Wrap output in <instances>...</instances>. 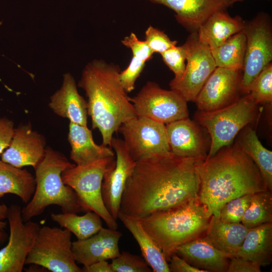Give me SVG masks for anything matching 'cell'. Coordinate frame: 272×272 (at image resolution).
Wrapping results in <instances>:
<instances>
[{
    "mask_svg": "<svg viewBox=\"0 0 272 272\" xmlns=\"http://www.w3.org/2000/svg\"><path fill=\"white\" fill-rule=\"evenodd\" d=\"M204 160L156 155L136 162L119 211L139 219L199 197V166Z\"/></svg>",
    "mask_w": 272,
    "mask_h": 272,
    "instance_id": "6da1fadb",
    "label": "cell"
},
{
    "mask_svg": "<svg viewBox=\"0 0 272 272\" xmlns=\"http://www.w3.org/2000/svg\"><path fill=\"white\" fill-rule=\"evenodd\" d=\"M198 170L199 199L209 218L219 217L220 209L232 199L267 190L257 167L236 143L202 161Z\"/></svg>",
    "mask_w": 272,
    "mask_h": 272,
    "instance_id": "7a4b0ae2",
    "label": "cell"
},
{
    "mask_svg": "<svg viewBox=\"0 0 272 272\" xmlns=\"http://www.w3.org/2000/svg\"><path fill=\"white\" fill-rule=\"evenodd\" d=\"M119 66L95 59L84 68L78 86L87 97L88 114L93 129H98L102 144L111 146L114 132L125 121L137 116L119 79Z\"/></svg>",
    "mask_w": 272,
    "mask_h": 272,
    "instance_id": "3957f363",
    "label": "cell"
},
{
    "mask_svg": "<svg viewBox=\"0 0 272 272\" xmlns=\"http://www.w3.org/2000/svg\"><path fill=\"white\" fill-rule=\"evenodd\" d=\"M210 218L198 197L139 220L168 262L178 247L205 235Z\"/></svg>",
    "mask_w": 272,
    "mask_h": 272,
    "instance_id": "277c9868",
    "label": "cell"
},
{
    "mask_svg": "<svg viewBox=\"0 0 272 272\" xmlns=\"http://www.w3.org/2000/svg\"><path fill=\"white\" fill-rule=\"evenodd\" d=\"M75 165L61 153L46 148L44 157L35 168V192L21 210L24 222L41 215L51 205L60 207L63 213L84 212L76 192L64 183L61 178L62 173Z\"/></svg>",
    "mask_w": 272,
    "mask_h": 272,
    "instance_id": "5b68a950",
    "label": "cell"
},
{
    "mask_svg": "<svg viewBox=\"0 0 272 272\" xmlns=\"http://www.w3.org/2000/svg\"><path fill=\"white\" fill-rule=\"evenodd\" d=\"M257 105L248 93L224 108L210 112L198 110L196 112V120L207 128L211 137L210 150L206 159L232 144L238 132L253 120Z\"/></svg>",
    "mask_w": 272,
    "mask_h": 272,
    "instance_id": "8992f818",
    "label": "cell"
},
{
    "mask_svg": "<svg viewBox=\"0 0 272 272\" xmlns=\"http://www.w3.org/2000/svg\"><path fill=\"white\" fill-rule=\"evenodd\" d=\"M114 157L99 159L81 165H75L61 174L64 183L76 192L84 212L93 211L104 220L108 227L117 230L118 224L107 210L102 196L104 175Z\"/></svg>",
    "mask_w": 272,
    "mask_h": 272,
    "instance_id": "52a82bcc",
    "label": "cell"
},
{
    "mask_svg": "<svg viewBox=\"0 0 272 272\" xmlns=\"http://www.w3.org/2000/svg\"><path fill=\"white\" fill-rule=\"evenodd\" d=\"M72 233L61 227H40L25 264L39 265L52 272H81L72 250Z\"/></svg>",
    "mask_w": 272,
    "mask_h": 272,
    "instance_id": "ba28073f",
    "label": "cell"
},
{
    "mask_svg": "<svg viewBox=\"0 0 272 272\" xmlns=\"http://www.w3.org/2000/svg\"><path fill=\"white\" fill-rule=\"evenodd\" d=\"M243 31L246 41L240 91L247 94L252 82L272 60L270 18L266 14H259L245 22Z\"/></svg>",
    "mask_w": 272,
    "mask_h": 272,
    "instance_id": "9c48e42d",
    "label": "cell"
},
{
    "mask_svg": "<svg viewBox=\"0 0 272 272\" xmlns=\"http://www.w3.org/2000/svg\"><path fill=\"white\" fill-rule=\"evenodd\" d=\"M183 45L186 53L185 70L180 79L170 81L169 86L186 102H195L217 66L210 48L199 41L196 32H191Z\"/></svg>",
    "mask_w": 272,
    "mask_h": 272,
    "instance_id": "30bf717a",
    "label": "cell"
},
{
    "mask_svg": "<svg viewBox=\"0 0 272 272\" xmlns=\"http://www.w3.org/2000/svg\"><path fill=\"white\" fill-rule=\"evenodd\" d=\"M133 161L156 155H168L171 152L165 124L150 118L136 116L120 126L118 131Z\"/></svg>",
    "mask_w": 272,
    "mask_h": 272,
    "instance_id": "8fae6325",
    "label": "cell"
},
{
    "mask_svg": "<svg viewBox=\"0 0 272 272\" xmlns=\"http://www.w3.org/2000/svg\"><path fill=\"white\" fill-rule=\"evenodd\" d=\"M130 101L138 116L164 124L188 118L187 102L174 91L163 89L154 82H148Z\"/></svg>",
    "mask_w": 272,
    "mask_h": 272,
    "instance_id": "7c38bea8",
    "label": "cell"
},
{
    "mask_svg": "<svg viewBox=\"0 0 272 272\" xmlns=\"http://www.w3.org/2000/svg\"><path fill=\"white\" fill-rule=\"evenodd\" d=\"M19 206L8 209L7 219L10 235L8 244L0 249V272H21L34 245L39 224L31 220L24 222Z\"/></svg>",
    "mask_w": 272,
    "mask_h": 272,
    "instance_id": "4fadbf2b",
    "label": "cell"
},
{
    "mask_svg": "<svg viewBox=\"0 0 272 272\" xmlns=\"http://www.w3.org/2000/svg\"><path fill=\"white\" fill-rule=\"evenodd\" d=\"M110 147L115 152L116 160L104 175L101 191L107 210L113 218L117 220L125 185L136 162L130 157L123 140L113 137Z\"/></svg>",
    "mask_w": 272,
    "mask_h": 272,
    "instance_id": "5bb4252c",
    "label": "cell"
},
{
    "mask_svg": "<svg viewBox=\"0 0 272 272\" xmlns=\"http://www.w3.org/2000/svg\"><path fill=\"white\" fill-rule=\"evenodd\" d=\"M242 71L216 67L195 101L198 110L212 111L237 100L240 91Z\"/></svg>",
    "mask_w": 272,
    "mask_h": 272,
    "instance_id": "9a60e30c",
    "label": "cell"
},
{
    "mask_svg": "<svg viewBox=\"0 0 272 272\" xmlns=\"http://www.w3.org/2000/svg\"><path fill=\"white\" fill-rule=\"evenodd\" d=\"M45 139L33 130L30 124L20 125L15 128L9 146L2 154V160L19 168L32 166L34 169L44 157Z\"/></svg>",
    "mask_w": 272,
    "mask_h": 272,
    "instance_id": "2e32d148",
    "label": "cell"
},
{
    "mask_svg": "<svg viewBox=\"0 0 272 272\" xmlns=\"http://www.w3.org/2000/svg\"><path fill=\"white\" fill-rule=\"evenodd\" d=\"M167 141L174 156L205 160L207 145L197 124L189 118L165 125Z\"/></svg>",
    "mask_w": 272,
    "mask_h": 272,
    "instance_id": "e0dca14e",
    "label": "cell"
},
{
    "mask_svg": "<svg viewBox=\"0 0 272 272\" xmlns=\"http://www.w3.org/2000/svg\"><path fill=\"white\" fill-rule=\"evenodd\" d=\"M122 235L116 230L102 227L87 239L73 242L72 250L76 262L86 266L117 257L120 253L118 243Z\"/></svg>",
    "mask_w": 272,
    "mask_h": 272,
    "instance_id": "ac0fdd59",
    "label": "cell"
},
{
    "mask_svg": "<svg viewBox=\"0 0 272 272\" xmlns=\"http://www.w3.org/2000/svg\"><path fill=\"white\" fill-rule=\"evenodd\" d=\"M164 5L175 12L177 21L191 32L212 14L226 9L233 4L230 0H147Z\"/></svg>",
    "mask_w": 272,
    "mask_h": 272,
    "instance_id": "d6986e66",
    "label": "cell"
},
{
    "mask_svg": "<svg viewBox=\"0 0 272 272\" xmlns=\"http://www.w3.org/2000/svg\"><path fill=\"white\" fill-rule=\"evenodd\" d=\"M49 108L57 115L67 118L71 122L87 126V103L79 94L73 76H63L62 85L50 98Z\"/></svg>",
    "mask_w": 272,
    "mask_h": 272,
    "instance_id": "ffe728a7",
    "label": "cell"
},
{
    "mask_svg": "<svg viewBox=\"0 0 272 272\" xmlns=\"http://www.w3.org/2000/svg\"><path fill=\"white\" fill-rule=\"evenodd\" d=\"M175 253L191 265L207 272H227L229 256L203 236L178 247Z\"/></svg>",
    "mask_w": 272,
    "mask_h": 272,
    "instance_id": "44dd1931",
    "label": "cell"
},
{
    "mask_svg": "<svg viewBox=\"0 0 272 272\" xmlns=\"http://www.w3.org/2000/svg\"><path fill=\"white\" fill-rule=\"evenodd\" d=\"M67 140L71 146L70 159L76 165L86 164L95 161L114 157L110 147L96 144L88 126L70 122Z\"/></svg>",
    "mask_w": 272,
    "mask_h": 272,
    "instance_id": "7402d4cb",
    "label": "cell"
},
{
    "mask_svg": "<svg viewBox=\"0 0 272 272\" xmlns=\"http://www.w3.org/2000/svg\"><path fill=\"white\" fill-rule=\"evenodd\" d=\"M245 24V22L240 16L232 17L226 10H221L210 16L196 32L199 41L211 49L243 30Z\"/></svg>",
    "mask_w": 272,
    "mask_h": 272,
    "instance_id": "603a6c76",
    "label": "cell"
},
{
    "mask_svg": "<svg viewBox=\"0 0 272 272\" xmlns=\"http://www.w3.org/2000/svg\"><path fill=\"white\" fill-rule=\"evenodd\" d=\"M248 230L241 223L225 222L220 217L212 215L204 237L229 257L236 254Z\"/></svg>",
    "mask_w": 272,
    "mask_h": 272,
    "instance_id": "cb8c5ba5",
    "label": "cell"
},
{
    "mask_svg": "<svg viewBox=\"0 0 272 272\" xmlns=\"http://www.w3.org/2000/svg\"><path fill=\"white\" fill-rule=\"evenodd\" d=\"M261 266L272 262V223L249 228L243 243L235 255Z\"/></svg>",
    "mask_w": 272,
    "mask_h": 272,
    "instance_id": "d4e9b609",
    "label": "cell"
},
{
    "mask_svg": "<svg viewBox=\"0 0 272 272\" xmlns=\"http://www.w3.org/2000/svg\"><path fill=\"white\" fill-rule=\"evenodd\" d=\"M118 218L137 241L142 254L154 272H170L161 249L143 228L139 219L119 212Z\"/></svg>",
    "mask_w": 272,
    "mask_h": 272,
    "instance_id": "484cf974",
    "label": "cell"
},
{
    "mask_svg": "<svg viewBox=\"0 0 272 272\" xmlns=\"http://www.w3.org/2000/svg\"><path fill=\"white\" fill-rule=\"evenodd\" d=\"M35 187V178L27 169L0 160V198L11 193L26 203L33 196Z\"/></svg>",
    "mask_w": 272,
    "mask_h": 272,
    "instance_id": "4316f807",
    "label": "cell"
},
{
    "mask_svg": "<svg viewBox=\"0 0 272 272\" xmlns=\"http://www.w3.org/2000/svg\"><path fill=\"white\" fill-rule=\"evenodd\" d=\"M243 129L236 144L254 162L266 189L272 191V152L262 146L253 128L247 126Z\"/></svg>",
    "mask_w": 272,
    "mask_h": 272,
    "instance_id": "83f0119b",
    "label": "cell"
},
{
    "mask_svg": "<svg viewBox=\"0 0 272 272\" xmlns=\"http://www.w3.org/2000/svg\"><path fill=\"white\" fill-rule=\"evenodd\" d=\"M243 30L232 35L217 47L211 49L217 67L242 71L246 48Z\"/></svg>",
    "mask_w": 272,
    "mask_h": 272,
    "instance_id": "f1b7e54d",
    "label": "cell"
},
{
    "mask_svg": "<svg viewBox=\"0 0 272 272\" xmlns=\"http://www.w3.org/2000/svg\"><path fill=\"white\" fill-rule=\"evenodd\" d=\"M51 218L60 227L73 233L78 240L87 239L103 227L101 218L93 211L86 212L83 216L76 213H52Z\"/></svg>",
    "mask_w": 272,
    "mask_h": 272,
    "instance_id": "f546056e",
    "label": "cell"
},
{
    "mask_svg": "<svg viewBox=\"0 0 272 272\" xmlns=\"http://www.w3.org/2000/svg\"><path fill=\"white\" fill-rule=\"evenodd\" d=\"M247 228L272 223V192L268 190L252 194L241 222Z\"/></svg>",
    "mask_w": 272,
    "mask_h": 272,
    "instance_id": "4dcf8cb0",
    "label": "cell"
},
{
    "mask_svg": "<svg viewBox=\"0 0 272 272\" xmlns=\"http://www.w3.org/2000/svg\"><path fill=\"white\" fill-rule=\"evenodd\" d=\"M248 93L256 103L272 101V63H269L250 85Z\"/></svg>",
    "mask_w": 272,
    "mask_h": 272,
    "instance_id": "1f68e13d",
    "label": "cell"
},
{
    "mask_svg": "<svg viewBox=\"0 0 272 272\" xmlns=\"http://www.w3.org/2000/svg\"><path fill=\"white\" fill-rule=\"evenodd\" d=\"M252 194H246L231 199L220 209L219 217L224 222L241 223L248 207Z\"/></svg>",
    "mask_w": 272,
    "mask_h": 272,
    "instance_id": "d6a6232c",
    "label": "cell"
},
{
    "mask_svg": "<svg viewBox=\"0 0 272 272\" xmlns=\"http://www.w3.org/2000/svg\"><path fill=\"white\" fill-rule=\"evenodd\" d=\"M113 272H152V269L144 259L138 255L122 251L112 259Z\"/></svg>",
    "mask_w": 272,
    "mask_h": 272,
    "instance_id": "836d02e7",
    "label": "cell"
},
{
    "mask_svg": "<svg viewBox=\"0 0 272 272\" xmlns=\"http://www.w3.org/2000/svg\"><path fill=\"white\" fill-rule=\"evenodd\" d=\"M163 61L173 72L174 80L183 76L186 67V53L183 45L173 46L160 54Z\"/></svg>",
    "mask_w": 272,
    "mask_h": 272,
    "instance_id": "e575fe53",
    "label": "cell"
},
{
    "mask_svg": "<svg viewBox=\"0 0 272 272\" xmlns=\"http://www.w3.org/2000/svg\"><path fill=\"white\" fill-rule=\"evenodd\" d=\"M146 63L140 58L132 56L127 67L119 73L120 82L127 93L134 90L135 83L143 72Z\"/></svg>",
    "mask_w": 272,
    "mask_h": 272,
    "instance_id": "d590c367",
    "label": "cell"
},
{
    "mask_svg": "<svg viewBox=\"0 0 272 272\" xmlns=\"http://www.w3.org/2000/svg\"><path fill=\"white\" fill-rule=\"evenodd\" d=\"M145 41L154 53L160 54L177 43V41L171 40L163 31L152 26H149L145 31Z\"/></svg>",
    "mask_w": 272,
    "mask_h": 272,
    "instance_id": "8d00e7d4",
    "label": "cell"
},
{
    "mask_svg": "<svg viewBox=\"0 0 272 272\" xmlns=\"http://www.w3.org/2000/svg\"><path fill=\"white\" fill-rule=\"evenodd\" d=\"M121 43L130 49L132 56L140 58L146 62L153 57L154 53L146 42L139 40L133 32L124 37L121 40Z\"/></svg>",
    "mask_w": 272,
    "mask_h": 272,
    "instance_id": "74e56055",
    "label": "cell"
},
{
    "mask_svg": "<svg viewBox=\"0 0 272 272\" xmlns=\"http://www.w3.org/2000/svg\"><path fill=\"white\" fill-rule=\"evenodd\" d=\"M260 266L255 262L233 255L229 257L227 272H260Z\"/></svg>",
    "mask_w": 272,
    "mask_h": 272,
    "instance_id": "f35d334b",
    "label": "cell"
},
{
    "mask_svg": "<svg viewBox=\"0 0 272 272\" xmlns=\"http://www.w3.org/2000/svg\"><path fill=\"white\" fill-rule=\"evenodd\" d=\"M14 131V123L11 120L0 118V155L9 146Z\"/></svg>",
    "mask_w": 272,
    "mask_h": 272,
    "instance_id": "ab89813d",
    "label": "cell"
},
{
    "mask_svg": "<svg viewBox=\"0 0 272 272\" xmlns=\"http://www.w3.org/2000/svg\"><path fill=\"white\" fill-rule=\"evenodd\" d=\"M168 262L170 272H207L191 265L175 253L171 256Z\"/></svg>",
    "mask_w": 272,
    "mask_h": 272,
    "instance_id": "60d3db41",
    "label": "cell"
},
{
    "mask_svg": "<svg viewBox=\"0 0 272 272\" xmlns=\"http://www.w3.org/2000/svg\"><path fill=\"white\" fill-rule=\"evenodd\" d=\"M82 271L84 272H113L111 264L107 260L99 261L90 265L83 267Z\"/></svg>",
    "mask_w": 272,
    "mask_h": 272,
    "instance_id": "b9f144b4",
    "label": "cell"
},
{
    "mask_svg": "<svg viewBox=\"0 0 272 272\" xmlns=\"http://www.w3.org/2000/svg\"><path fill=\"white\" fill-rule=\"evenodd\" d=\"M8 208L5 204L0 205V231H4L7 223L3 220L7 218Z\"/></svg>",
    "mask_w": 272,
    "mask_h": 272,
    "instance_id": "7bdbcfd3",
    "label": "cell"
},
{
    "mask_svg": "<svg viewBox=\"0 0 272 272\" xmlns=\"http://www.w3.org/2000/svg\"><path fill=\"white\" fill-rule=\"evenodd\" d=\"M6 238V234L4 231H0V242H3Z\"/></svg>",
    "mask_w": 272,
    "mask_h": 272,
    "instance_id": "ee69618b",
    "label": "cell"
},
{
    "mask_svg": "<svg viewBox=\"0 0 272 272\" xmlns=\"http://www.w3.org/2000/svg\"><path fill=\"white\" fill-rule=\"evenodd\" d=\"M230 1L233 4V3H234L235 2L242 1L243 0H230Z\"/></svg>",
    "mask_w": 272,
    "mask_h": 272,
    "instance_id": "f6af8a7d",
    "label": "cell"
}]
</instances>
